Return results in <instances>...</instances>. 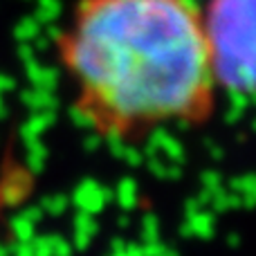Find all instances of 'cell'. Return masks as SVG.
Here are the masks:
<instances>
[{
    "label": "cell",
    "instance_id": "obj_25",
    "mask_svg": "<svg viewBox=\"0 0 256 256\" xmlns=\"http://www.w3.org/2000/svg\"><path fill=\"white\" fill-rule=\"evenodd\" d=\"M122 160L128 164V166H132V168H137V166H142L144 164V153H142L137 146H124V153H122Z\"/></svg>",
    "mask_w": 256,
    "mask_h": 256
},
{
    "label": "cell",
    "instance_id": "obj_16",
    "mask_svg": "<svg viewBox=\"0 0 256 256\" xmlns=\"http://www.w3.org/2000/svg\"><path fill=\"white\" fill-rule=\"evenodd\" d=\"M61 16V0H36L34 18L40 25H52Z\"/></svg>",
    "mask_w": 256,
    "mask_h": 256
},
{
    "label": "cell",
    "instance_id": "obj_17",
    "mask_svg": "<svg viewBox=\"0 0 256 256\" xmlns=\"http://www.w3.org/2000/svg\"><path fill=\"white\" fill-rule=\"evenodd\" d=\"M40 36V22L34 16H25L18 20V25L14 27V38L18 43H32V40Z\"/></svg>",
    "mask_w": 256,
    "mask_h": 256
},
{
    "label": "cell",
    "instance_id": "obj_12",
    "mask_svg": "<svg viewBox=\"0 0 256 256\" xmlns=\"http://www.w3.org/2000/svg\"><path fill=\"white\" fill-rule=\"evenodd\" d=\"M45 162H48V146L40 140H30L25 142V168L36 176L45 168Z\"/></svg>",
    "mask_w": 256,
    "mask_h": 256
},
{
    "label": "cell",
    "instance_id": "obj_33",
    "mask_svg": "<svg viewBox=\"0 0 256 256\" xmlns=\"http://www.w3.org/2000/svg\"><path fill=\"white\" fill-rule=\"evenodd\" d=\"M9 256H34L32 243H16L14 248H9Z\"/></svg>",
    "mask_w": 256,
    "mask_h": 256
},
{
    "label": "cell",
    "instance_id": "obj_35",
    "mask_svg": "<svg viewBox=\"0 0 256 256\" xmlns=\"http://www.w3.org/2000/svg\"><path fill=\"white\" fill-rule=\"evenodd\" d=\"M204 146H207V153L212 155L214 160H220L222 155H225V150H222L220 144H216V142H209V140H207V142H204Z\"/></svg>",
    "mask_w": 256,
    "mask_h": 256
},
{
    "label": "cell",
    "instance_id": "obj_1",
    "mask_svg": "<svg viewBox=\"0 0 256 256\" xmlns=\"http://www.w3.org/2000/svg\"><path fill=\"white\" fill-rule=\"evenodd\" d=\"M63 54L104 128L189 120L214 86L198 14L182 0H81Z\"/></svg>",
    "mask_w": 256,
    "mask_h": 256
},
{
    "label": "cell",
    "instance_id": "obj_36",
    "mask_svg": "<svg viewBox=\"0 0 256 256\" xmlns=\"http://www.w3.org/2000/svg\"><path fill=\"white\" fill-rule=\"evenodd\" d=\"M14 88H16V81L7 74H0V94L9 92V90H14Z\"/></svg>",
    "mask_w": 256,
    "mask_h": 256
},
{
    "label": "cell",
    "instance_id": "obj_43",
    "mask_svg": "<svg viewBox=\"0 0 256 256\" xmlns=\"http://www.w3.org/2000/svg\"><path fill=\"white\" fill-rule=\"evenodd\" d=\"M0 256H9V248H7V245H0Z\"/></svg>",
    "mask_w": 256,
    "mask_h": 256
},
{
    "label": "cell",
    "instance_id": "obj_5",
    "mask_svg": "<svg viewBox=\"0 0 256 256\" xmlns=\"http://www.w3.org/2000/svg\"><path fill=\"white\" fill-rule=\"evenodd\" d=\"M25 74H27V81L38 90H50V92H54V88L58 86V70L56 68L40 66L36 58L25 61Z\"/></svg>",
    "mask_w": 256,
    "mask_h": 256
},
{
    "label": "cell",
    "instance_id": "obj_19",
    "mask_svg": "<svg viewBox=\"0 0 256 256\" xmlns=\"http://www.w3.org/2000/svg\"><path fill=\"white\" fill-rule=\"evenodd\" d=\"M12 234L18 243H32V238L36 236V225L18 214L12 218Z\"/></svg>",
    "mask_w": 256,
    "mask_h": 256
},
{
    "label": "cell",
    "instance_id": "obj_44",
    "mask_svg": "<svg viewBox=\"0 0 256 256\" xmlns=\"http://www.w3.org/2000/svg\"><path fill=\"white\" fill-rule=\"evenodd\" d=\"M252 128H254V130H256V120H254V124H252Z\"/></svg>",
    "mask_w": 256,
    "mask_h": 256
},
{
    "label": "cell",
    "instance_id": "obj_23",
    "mask_svg": "<svg viewBox=\"0 0 256 256\" xmlns=\"http://www.w3.org/2000/svg\"><path fill=\"white\" fill-rule=\"evenodd\" d=\"M200 184H202V191L214 194V191L222 189V176L218 171H214V168L202 171V176H200Z\"/></svg>",
    "mask_w": 256,
    "mask_h": 256
},
{
    "label": "cell",
    "instance_id": "obj_9",
    "mask_svg": "<svg viewBox=\"0 0 256 256\" xmlns=\"http://www.w3.org/2000/svg\"><path fill=\"white\" fill-rule=\"evenodd\" d=\"M115 202L120 204V209L124 212H130L140 204V186L132 178H122L115 186Z\"/></svg>",
    "mask_w": 256,
    "mask_h": 256
},
{
    "label": "cell",
    "instance_id": "obj_21",
    "mask_svg": "<svg viewBox=\"0 0 256 256\" xmlns=\"http://www.w3.org/2000/svg\"><path fill=\"white\" fill-rule=\"evenodd\" d=\"M142 238H144V243L160 240V218L153 212L144 214V218H142Z\"/></svg>",
    "mask_w": 256,
    "mask_h": 256
},
{
    "label": "cell",
    "instance_id": "obj_20",
    "mask_svg": "<svg viewBox=\"0 0 256 256\" xmlns=\"http://www.w3.org/2000/svg\"><path fill=\"white\" fill-rule=\"evenodd\" d=\"M43 209V214H50V216H61L66 214V209L70 207V198L63 194H54V196H45L38 204Z\"/></svg>",
    "mask_w": 256,
    "mask_h": 256
},
{
    "label": "cell",
    "instance_id": "obj_11",
    "mask_svg": "<svg viewBox=\"0 0 256 256\" xmlns=\"http://www.w3.org/2000/svg\"><path fill=\"white\" fill-rule=\"evenodd\" d=\"M230 189L240 194L245 209L256 207V173H245V176H236L230 180Z\"/></svg>",
    "mask_w": 256,
    "mask_h": 256
},
{
    "label": "cell",
    "instance_id": "obj_39",
    "mask_svg": "<svg viewBox=\"0 0 256 256\" xmlns=\"http://www.w3.org/2000/svg\"><path fill=\"white\" fill-rule=\"evenodd\" d=\"M227 245H230V248H238V245H240V236L236 234V232H232V234L227 236Z\"/></svg>",
    "mask_w": 256,
    "mask_h": 256
},
{
    "label": "cell",
    "instance_id": "obj_7",
    "mask_svg": "<svg viewBox=\"0 0 256 256\" xmlns=\"http://www.w3.org/2000/svg\"><path fill=\"white\" fill-rule=\"evenodd\" d=\"M70 122L81 130H97L104 126V120L92 104H76L70 108Z\"/></svg>",
    "mask_w": 256,
    "mask_h": 256
},
{
    "label": "cell",
    "instance_id": "obj_4",
    "mask_svg": "<svg viewBox=\"0 0 256 256\" xmlns=\"http://www.w3.org/2000/svg\"><path fill=\"white\" fill-rule=\"evenodd\" d=\"M148 144L153 146L158 153L166 155L168 162H176V164L184 162V148H182L180 140H178V137H173L171 132L164 130V128H155V130L150 132Z\"/></svg>",
    "mask_w": 256,
    "mask_h": 256
},
{
    "label": "cell",
    "instance_id": "obj_22",
    "mask_svg": "<svg viewBox=\"0 0 256 256\" xmlns=\"http://www.w3.org/2000/svg\"><path fill=\"white\" fill-rule=\"evenodd\" d=\"M99 230L97 220H94V216H90V214H84L79 212L74 216V232H79V234H88V236H94Z\"/></svg>",
    "mask_w": 256,
    "mask_h": 256
},
{
    "label": "cell",
    "instance_id": "obj_14",
    "mask_svg": "<svg viewBox=\"0 0 256 256\" xmlns=\"http://www.w3.org/2000/svg\"><path fill=\"white\" fill-rule=\"evenodd\" d=\"M146 164H148V171L153 173L155 178H160V180H180L182 176V166L176 162H164V160H160L158 155H153V158H146L144 160Z\"/></svg>",
    "mask_w": 256,
    "mask_h": 256
},
{
    "label": "cell",
    "instance_id": "obj_8",
    "mask_svg": "<svg viewBox=\"0 0 256 256\" xmlns=\"http://www.w3.org/2000/svg\"><path fill=\"white\" fill-rule=\"evenodd\" d=\"M20 102L30 108L32 112H40V110H56L58 106V99L54 92L50 90H38V88H32V90H22L20 92Z\"/></svg>",
    "mask_w": 256,
    "mask_h": 256
},
{
    "label": "cell",
    "instance_id": "obj_26",
    "mask_svg": "<svg viewBox=\"0 0 256 256\" xmlns=\"http://www.w3.org/2000/svg\"><path fill=\"white\" fill-rule=\"evenodd\" d=\"M32 250H34V256H52V248H50L48 236H34L32 238Z\"/></svg>",
    "mask_w": 256,
    "mask_h": 256
},
{
    "label": "cell",
    "instance_id": "obj_2",
    "mask_svg": "<svg viewBox=\"0 0 256 256\" xmlns=\"http://www.w3.org/2000/svg\"><path fill=\"white\" fill-rule=\"evenodd\" d=\"M200 27L214 84L256 102V0H212Z\"/></svg>",
    "mask_w": 256,
    "mask_h": 256
},
{
    "label": "cell",
    "instance_id": "obj_37",
    "mask_svg": "<svg viewBox=\"0 0 256 256\" xmlns=\"http://www.w3.org/2000/svg\"><path fill=\"white\" fill-rule=\"evenodd\" d=\"M126 248V240L124 238H112L110 240V252H120V250Z\"/></svg>",
    "mask_w": 256,
    "mask_h": 256
},
{
    "label": "cell",
    "instance_id": "obj_32",
    "mask_svg": "<svg viewBox=\"0 0 256 256\" xmlns=\"http://www.w3.org/2000/svg\"><path fill=\"white\" fill-rule=\"evenodd\" d=\"M108 256H142V245L126 243L124 250H120V252H108Z\"/></svg>",
    "mask_w": 256,
    "mask_h": 256
},
{
    "label": "cell",
    "instance_id": "obj_10",
    "mask_svg": "<svg viewBox=\"0 0 256 256\" xmlns=\"http://www.w3.org/2000/svg\"><path fill=\"white\" fill-rule=\"evenodd\" d=\"M186 222H189L191 232H194V236H198V238H214V234H216V216H214V212H196L191 214V216H184Z\"/></svg>",
    "mask_w": 256,
    "mask_h": 256
},
{
    "label": "cell",
    "instance_id": "obj_30",
    "mask_svg": "<svg viewBox=\"0 0 256 256\" xmlns=\"http://www.w3.org/2000/svg\"><path fill=\"white\" fill-rule=\"evenodd\" d=\"M18 56H20V61H32V58H36V50L32 43H18Z\"/></svg>",
    "mask_w": 256,
    "mask_h": 256
},
{
    "label": "cell",
    "instance_id": "obj_29",
    "mask_svg": "<svg viewBox=\"0 0 256 256\" xmlns=\"http://www.w3.org/2000/svg\"><path fill=\"white\" fill-rule=\"evenodd\" d=\"M166 245L160 243V240H150V243H144L142 245V256H160L164 252Z\"/></svg>",
    "mask_w": 256,
    "mask_h": 256
},
{
    "label": "cell",
    "instance_id": "obj_27",
    "mask_svg": "<svg viewBox=\"0 0 256 256\" xmlns=\"http://www.w3.org/2000/svg\"><path fill=\"white\" fill-rule=\"evenodd\" d=\"M20 216L27 218L30 222H34V225H38L40 218H43V209H40L38 204H30V207H25V209L20 212Z\"/></svg>",
    "mask_w": 256,
    "mask_h": 256
},
{
    "label": "cell",
    "instance_id": "obj_38",
    "mask_svg": "<svg viewBox=\"0 0 256 256\" xmlns=\"http://www.w3.org/2000/svg\"><path fill=\"white\" fill-rule=\"evenodd\" d=\"M180 236H182V238H191V236H194V232H191V227H189V222H186V218H184V222L180 225Z\"/></svg>",
    "mask_w": 256,
    "mask_h": 256
},
{
    "label": "cell",
    "instance_id": "obj_42",
    "mask_svg": "<svg viewBox=\"0 0 256 256\" xmlns=\"http://www.w3.org/2000/svg\"><path fill=\"white\" fill-rule=\"evenodd\" d=\"M4 112H7V108H4V104H2V94H0V120L4 117Z\"/></svg>",
    "mask_w": 256,
    "mask_h": 256
},
{
    "label": "cell",
    "instance_id": "obj_40",
    "mask_svg": "<svg viewBox=\"0 0 256 256\" xmlns=\"http://www.w3.org/2000/svg\"><path fill=\"white\" fill-rule=\"evenodd\" d=\"M117 225H120V227H128V225H130V218H128V216H120V218H117Z\"/></svg>",
    "mask_w": 256,
    "mask_h": 256
},
{
    "label": "cell",
    "instance_id": "obj_6",
    "mask_svg": "<svg viewBox=\"0 0 256 256\" xmlns=\"http://www.w3.org/2000/svg\"><path fill=\"white\" fill-rule=\"evenodd\" d=\"M54 122H56V112H54V110H40V112L30 115L25 122H22V126H20L22 142L40 140V135H43L48 128H52Z\"/></svg>",
    "mask_w": 256,
    "mask_h": 256
},
{
    "label": "cell",
    "instance_id": "obj_15",
    "mask_svg": "<svg viewBox=\"0 0 256 256\" xmlns=\"http://www.w3.org/2000/svg\"><path fill=\"white\" fill-rule=\"evenodd\" d=\"M27 194H30V189H25V186H20V184H14V182H9V180L0 182V204L7 209L18 207V204L25 200Z\"/></svg>",
    "mask_w": 256,
    "mask_h": 256
},
{
    "label": "cell",
    "instance_id": "obj_13",
    "mask_svg": "<svg viewBox=\"0 0 256 256\" xmlns=\"http://www.w3.org/2000/svg\"><path fill=\"white\" fill-rule=\"evenodd\" d=\"M209 207H212L214 214H225V212H232V209H240L243 207V198L240 194L236 191H225V189H218L212 194L209 198Z\"/></svg>",
    "mask_w": 256,
    "mask_h": 256
},
{
    "label": "cell",
    "instance_id": "obj_31",
    "mask_svg": "<svg viewBox=\"0 0 256 256\" xmlns=\"http://www.w3.org/2000/svg\"><path fill=\"white\" fill-rule=\"evenodd\" d=\"M90 243H92V236L74 232V240H72V248H74V250H81V252H84V250L90 248Z\"/></svg>",
    "mask_w": 256,
    "mask_h": 256
},
{
    "label": "cell",
    "instance_id": "obj_41",
    "mask_svg": "<svg viewBox=\"0 0 256 256\" xmlns=\"http://www.w3.org/2000/svg\"><path fill=\"white\" fill-rule=\"evenodd\" d=\"M160 256H180V254H178V250H173V248H164V252Z\"/></svg>",
    "mask_w": 256,
    "mask_h": 256
},
{
    "label": "cell",
    "instance_id": "obj_28",
    "mask_svg": "<svg viewBox=\"0 0 256 256\" xmlns=\"http://www.w3.org/2000/svg\"><path fill=\"white\" fill-rule=\"evenodd\" d=\"M102 144H104L102 132H90V135L84 140V148L88 150V153H94L97 148H102Z\"/></svg>",
    "mask_w": 256,
    "mask_h": 256
},
{
    "label": "cell",
    "instance_id": "obj_3",
    "mask_svg": "<svg viewBox=\"0 0 256 256\" xmlns=\"http://www.w3.org/2000/svg\"><path fill=\"white\" fill-rule=\"evenodd\" d=\"M110 200H112V191H108L106 186H102L99 182L90 180V178L88 180H81L79 184H76L74 194H72V204H74L79 212L90 214V216L104 212Z\"/></svg>",
    "mask_w": 256,
    "mask_h": 256
},
{
    "label": "cell",
    "instance_id": "obj_18",
    "mask_svg": "<svg viewBox=\"0 0 256 256\" xmlns=\"http://www.w3.org/2000/svg\"><path fill=\"white\" fill-rule=\"evenodd\" d=\"M250 97L248 94H240V92H230V106H227V112H225V122L227 124H236L240 117L245 115L250 106Z\"/></svg>",
    "mask_w": 256,
    "mask_h": 256
},
{
    "label": "cell",
    "instance_id": "obj_24",
    "mask_svg": "<svg viewBox=\"0 0 256 256\" xmlns=\"http://www.w3.org/2000/svg\"><path fill=\"white\" fill-rule=\"evenodd\" d=\"M48 238H50V248H52V256H72V252H74L72 243L68 238H63V236L52 234Z\"/></svg>",
    "mask_w": 256,
    "mask_h": 256
},
{
    "label": "cell",
    "instance_id": "obj_34",
    "mask_svg": "<svg viewBox=\"0 0 256 256\" xmlns=\"http://www.w3.org/2000/svg\"><path fill=\"white\" fill-rule=\"evenodd\" d=\"M200 209H202V202L198 200V196H196V198H189L184 202V216H191V214L200 212Z\"/></svg>",
    "mask_w": 256,
    "mask_h": 256
}]
</instances>
